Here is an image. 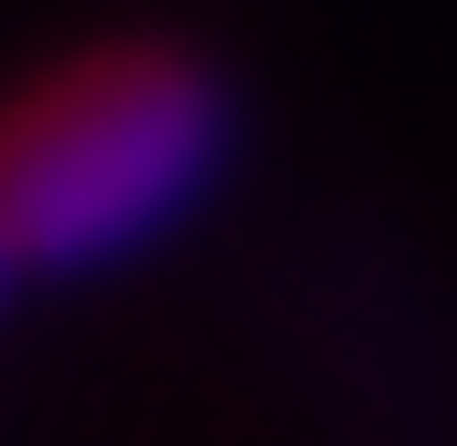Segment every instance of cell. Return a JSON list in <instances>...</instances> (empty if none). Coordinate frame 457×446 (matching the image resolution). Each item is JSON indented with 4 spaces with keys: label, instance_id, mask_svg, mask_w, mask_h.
<instances>
[{
    "label": "cell",
    "instance_id": "cell-1",
    "mask_svg": "<svg viewBox=\"0 0 457 446\" xmlns=\"http://www.w3.org/2000/svg\"><path fill=\"white\" fill-rule=\"evenodd\" d=\"M228 104L198 53L104 42L0 104V250L11 270H94L208 187Z\"/></svg>",
    "mask_w": 457,
    "mask_h": 446
},
{
    "label": "cell",
    "instance_id": "cell-2",
    "mask_svg": "<svg viewBox=\"0 0 457 446\" xmlns=\"http://www.w3.org/2000/svg\"><path fill=\"white\" fill-rule=\"evenodd\" d=\"M0 280H11V250H0Z\"/></svg>",
    "mask_w": 457,
    "mask_h": 446
}]
</instances>
